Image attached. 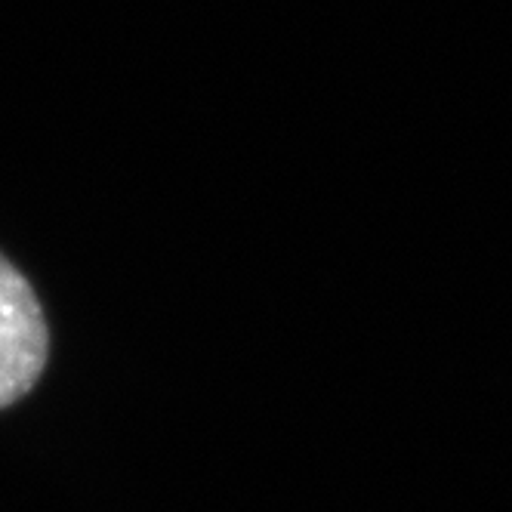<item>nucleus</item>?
Returning <instances> with one entry per match:
<instances>
[{
  "label": "nucleus",
  "instance_id": "nucleus-1",
  "mask_svg": "<svg viewBox=\"0 0 512 512\" xmlns=\"http://www.w3.org/2000/svg\"><path fill=\"white\" fill-rule=\"evenodd\" d=\"M50 355L44 309L28 278L0 253V408L31 392Z\"/></svg>",
  "mask_w": 512,
  "mask_h": 512
}]
</instances>
